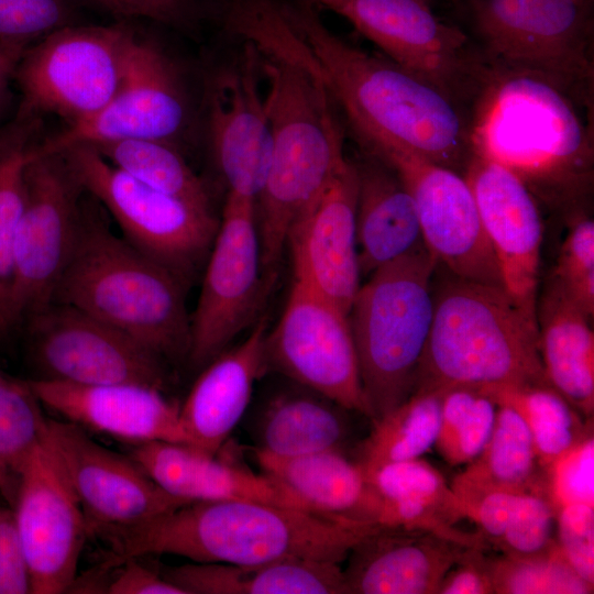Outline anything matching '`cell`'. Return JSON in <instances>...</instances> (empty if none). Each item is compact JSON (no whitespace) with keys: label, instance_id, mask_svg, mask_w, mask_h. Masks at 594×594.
Segmentation results:
<instances>
[{"label":"cell","instance_id":"cell-1","mask_svg":"<svg viewBox=\"0 0 594 594\" xmlns=\"http://www.w3.org/2000/svg\"><path fill=\"white\" fill-rule=\"evenodd\" d=\"M226 23L255 48L267 82L272 156L255 201L263 275L275 280L289 233L348 157L338 107L277 0H233Z\"/></svg>","mask_w":594,"mask_h":594},{"label":"cell","instance_id":"cell-2","mask_svg":"<svg viewBox=\"0 0 594 594\" xmlns=\"http://www.w3.org/2000/svg\"><path fill=\"white\" fill-rule=\"evenodd\" d=\"M277 2L364 151L398 147L464 174L473 155L468 109L387 57L334 34L311 2Z\"/></svg>","mask_w":594,"mask_h":594},{"label":"cell","instance_id":"cell-3","mask_svg":"<svg viewBox=\"0 0 594 594\" xmlns=\"http://www.w3.org/2000/svg\"><path fill=\"white\" fill-rule=\"evenodd\" d=\"M378 525L250 499L193 502L140 525L95 537L108 560L173 554L193 562L254 565L285 558L341 563Z\"/></svg>","mask_w":594,"mask_h":594},{"label":"cell","instance_id":"cell-4","mask_svg":"<svg viewBox=\"0 0 594 594\" xmlns=\"http://www.w3.org/2000/svg\"><path fill=\"white\" fill-rule=\"evenodd\" d=\"M581 109L541 78L492 67L469 109L472 152L514 173L548 207L566 217L582 211L594 151Z\"/></svg>","mask_w":594,"mask_h":594},{"label":"cell","instance_id":"cell-5","mask_svg":"<svg viewBox=\"0 0 594 594\" xmlns=\"http://www.w3.org/2000/svg\"><path fill=\"white\" fill-rule=\"evenodd\" d=\"M106 218L85 191L75 246L52 302L105 321L167 363L188 359L187 282L114 234Z\"/></svg>","mask_w":594,"mask_h":594},{"label":"cell","instance_id":"cell-6","mask_svg":"<svg viewBox=\"0 0 594 594\" xmlns=\"http://www.w3.org/2000/svg\"><path fill=\"white\" fill-rule=\"evenodd\" d=\"M439 267V266H438ZM433 275V316L415 391L549 385L537 323L501 286Z\"/></svg>","mask_w":594,"mask_h":594},{"label":"cell","instance_id":"cell-7","mask_svg":"<svg viewBox=\"0 0 594 594\" xmlns=\"http://www.w3.org/2000/svg\"><path fill=\"white\" fill-rule=\"evenodd\" d=\"M436 268L421 244L375 270L354 297L349 321L371 422L415 391L432 322Z\"/></svg>","mask_w":594,"mask_h":594},{"label":"cell","instance_id":"cell-8","mask_svg":"<svg viewBox=\"0 0 594 594\" xmlns=\"http://www.w3.org/2000/svg\"><path fill=\"white\" fill-rule=\"evenodd\" d=\"M476 45L495 68L541 78L593 112L592 4L469 0Z\"/></svg>","mask_w":594,"mask_h":594},{"label":"cell","instance_id":"cell-9","mask_svg":"<svg viewBox=\"0 0 594 594\" xmlns=\"http://www.w3.org/2000/svg\"><path fill=\"white\" fill-rule=\"evenodd\" d=\"M134 34L127 23H73L30 44L13 76L21 95L15 116L54 114L69 125L98 113L119 88Z\"/></svg>","mask_w":594,"mask_h":594},{"label":"cell","instance_id":"cell-10","mask_svg":"<svg viewBox=\"0 0 594 594\" xmlns=\"http://www.w3.org/2000/svg\"><path fill=\"white\" fill-rule=\"evenodd\" d=\"M61 152L84 190L113 217L123 239L188 283L218 230L212 209L143 184L90 145Z\"/></svg>","mask_w":594,"mask_h":594},{"label":"cell","instance_id":"cell-11","mask_svg":"<svg viewBox=\"0 0 594 594\" xmlns=\"http://www.w3.org/2000/svg\"><path fill=\"white\" fill-rule=\"evenodd\" d=\"M348 20L384 55L470 109L492 66L475 41L440 20L427 0H307Z\"/></svg>","mask_w":594,"mask_h":594},{"label":"cell","instance_id":"cell-12","mask_svg":"<svg viewBox=\"0 0 594 594\" xmlns=\"http://www.w3.org/2000/svg\"><path fill=\"white\" fill-rule=\"evenodd\" d=\"M85 190L63 152L38 154L25 169V198L13 251L11 332L53 301L75 246Z\"/></svg>","mask_w":594,"mask_h":594},{"label":"cell","instance_id":"cell-13","mask_svg":"<svg viewBox=\"0 0 594 594\" xmlns=\"http://www.w3.org/2000/svg\"><path fill=\"white\" fill-rule=\"evenodd\" d=\"M268 293L255 200L228 191L190 316V363L204 367L227 350L255 320Z\"/></svg>","mask_w":594,"mask_h":594},{"label":"cell","instance_id":"cell-14","mask_svg":"<svg viewBox=\"0 0 594 594\" xmlns=\"http://www.w3.org/2000/svg\"><path fill=\"white\" fill-rule=\"evenodd\" d=\"M38 376L82 385L132 383L164 389L167 362L146 346L68 305L51 302L22 326Z\"/></svg>","mask_w":594,"mask_h":594},{"label":"cell","instance_id":"cell-15","mask_svg":"<svg viewBox=\"0 0 594 594\" xmlns=\"http://www.w3.org/2000/svg\"><path fill=\"white\" fill-rule=\"evenodd\" d=\"M265 361L267 370L371 420L349 315L295 279L267 331Z\"/></svg>","mask_w":594,"mask_h":594},{"label":"cell","instance_id":"cell-16","mask_svg":"<svg viewBox=\"0 0 594 594\" xmlns=\"http://www.w3.org/2000/svg\"><path fill=\"white\" fill-rule=\"evenodd\" d=\"M364 152L387 163L405 184L424 244L439 267L460 278L503 287L474 195L462 174L398 147Z\"/></svg>","mask_w":594,"mask_h":594},{"label":"cell","instance_id":"cell-17","mask_svg":"<svg viewBox=\"0 0 594 594\" xmlns=\"http://www.w3.org/2000/svg\"><path fill=\"white\" fill-rule=\"evenodd\" d=\"M183 82L168 56L152 41L133 35L118 90L95 116L40 141L36 153L121 140L172 143L188 122Z\"/></svg>","mask_w":594,"mask_h":594},{"label":"cell","instance_id":"cell-18","mask_svg":"<svg viewBox=\"0 0 594 594\" xmlns=\"http://www.w3.org/2000/svg\"><path fill=\"white\" fill-rule=\"evenodd\" d=\"M44 439L81 506L89 536L188 504L163 491L130 457L99 444L73 422L46 418Z\"/></svg>","mask_w":594,"mask_h":594},{"label":"cell","instance_id":"cell-19","mask_svg":"<svg viewBox=\"0 0 594 594\" xmlns=\"http://www.w3.org/2000/svg\"><path fill=\"white\" fill-rule=\"evenodd\" d=\"M12 509L32 594L67 593L89 531L81 506L45 439L20 473Z\"/></svg>","mask_w":594,"mask_h":594},{"label":"cell","instance_id":"cell-20","mask_svg":"<svg viewBox=\"0 0 594 594\" xmlns=\"http://www.w3.org/2000/svg\"><path fill=\"white\" fill-rule=\"evenodd\" d=\"M258 75L257 53L245 41L242 56L215 75L207 98L211 151L228 191L255 201L272 156V133Z\"/></svg>","mask_w":594,"mask_h":594},{"label":"cell","instance_id":"cell-21","mask_svg":"<svg viewBox=\"0 0 594 594\" xmlns=\"http://www.w3.org/2000/svg\"><path fill=\"white\" fill-rule=\"evenodd\" d=\"M463 176L474 195L503 288L537 323L542 241L538 200L514 173L474 154Z\"/></svg>","mask_w":594,"mask_h":594},{"label":"cell","instance_id":"cell-22","mask_svg":"<svg viewBox=\"0 0 594 594\" xmlns=\"http://www.w3.org/2000/svg\"><path fill=\"white\" fill-rule=\"evenodd\" d=\"M359 178L350 161L293 227L287 242L294 279L349 315L360 288L356 243Z\"/></svg>","mask_w":594,"mask_h":594},{"label":"cell","instance_id":"cell-23","mask_svg":"<svg viewBox=\"0 0 594 594\" xmlns=\"http://www.w3.org/2000/svg\"><path fill=\"white\" fill-rule=\"evenodd\" d=\"M486 542L420 528L377 526L349 552L346 594H438L447 572Z\"/></svg>","mask_w":594,"mask_h":594},{"label":"cell","instance_id":"cell-24","mask_svg":"<svg viewBox=\"0 0 594 594\" xmlns=\"http://www.w3.org/2000/svg\"><path fill=\"white\" fill-rule=\"evenodd\" d=\"M29 387L40 404L84 430L133 446L151 441L186 443L179 405L163 389L132 383L82 385L31 378Z\"/></svg>","mask_w":594,"mask_h":594},{"label":"cell","instance_id":"cell-25","mask_svg":"<svg viewBox=\"0 0 594 594\" xmlns=\"http://www.w3.org/2000/svg\"><path fill=\"white\" fill-rule=\"evenodd\" d=\"M266 334L267 320L260 317L243 342L204 366L179 406L186 444L220 453L250 405L255 382L267 371Z\"/></svg>","mask_w":594,"mask_h":594},{"label":"cell","instance_id":"cell-26","mask_svg":"<svg viewBox=\"0 0 594 594\" xmlns=\"http://www.w3.org/2000/svg\"><path fill=\"white\" fill-rule=\"evenodd\" d=\"M130 458L167 494L188 503L250 499L306 510L267 475L255 473L186 443L133 446Z\"/></svg>","mask_w":594,"mask_h":594},{"label":"cell","instance_id":"cell-27","mask_svg":"<svg viewBox=\"0 0 594 594\" xmlns=\"http://www.w3.org/2000/svg\"><path fill=\"white\" fill-rule=\"evenodd\" d=\"M261 472L310 513L376 524L378 496L360 464L348 453L320 451L280 457L253 448Z\"/></svg>","mask_w":594,"mask_h":594},{"label":"cell","instance_id":"cell-28","mask_svg":"<svg viewBox=\"0 0 594 594\" xmlns=\"http://www.w3.org/2000/svg\"><path fill=\"white\" fill-rule=\"evenodd\" d=\"M355 165L358 257L361 275L369 276L424 241L415 202L398 174L366 152Z\"/></svg>","mask_w":594,"mask_h":594},{"label":"cell","instance_id":"cell-29","mask_svg":"<svg viewBox=\"0 0 594 594\" xmlns=\"http://www.w3.org/2000/svg\"><path fill=\"white\" fill-rule=\"evenodd\" d=\"M541 362L549 385L585 419L594 414V333L590 317L550 276L537 298Z\"/></svg>","mask_w":594,"mask_h":594},{"label":"cell","instance_id":"cell-30","mask_svg":"<svg viewBox=\"0 0 594 594\" xmlns=\"http://www.w3.org/2000/svg\"><path fill=\"white\" fill-rule=\"evenodd\" d=\"M298 385V384H297ZM270 397L252 420L255 449L280 457L320 451L346 453L356 414L301 385Z\"/></svg>","mask_w":594,"mask_h":594},{"label":"cell","instance_id":"cell-31","mask_svg":"<svg viewBox=\"0 0 594 594\" xmlns=\"http://www.w3.org/2000/svg\"><path fill=\"white\" fill-rule=\"evenodd\" d=\"M339 564L298 557L254 565L191 561L162 574L185 594H346Z\"/></svg>","mask_w":594,"mask_h":594},{"label":"cell","instance_id":"cell-32","mask_svg":"<svg viewBox=\"0 0 594 594\" xmlns=\"http://www.w3.org/2000/svg\"><path fill=\"white\" fill-rule=\"evenodd\" d=\"M378 496L376 524L420 528L486 542L480 532L454 527L468 518L464 505L442 474L419 459L389 463L367 475Z\"/></svg>","mask_w":594,"mask_h":594},{"label":"cell","instance_id":"cell-33","mask_svg":"<svg viewBox=\"0 0 594 594\" xmlns=\"http://www.w3.org/2000/svg\"><path fill=\"white\" fill-rule=\"evenodd\" d=\"M464 508L493 492L549 495L548 472L532 437L510 407L497 405L492 435L481 453L450 484Z\"/></svg>","mask_w":594,"mask_h":594},{"label":"cell","instance_id":"cell-34","mask_svg":"<svg viewBox=\"0 0 594 594\" xmlns=\"http://www.w3.org/2000/svg\"><path fill=\"white\" fill-rule=\"evenodd\" d=\"M485 541L503 554L535 557L554 549L557 507L536 493L493 492L465 508Z\"/></svg>","mask_w":594,"mask_h":594},{"label":"cell","instance_id":"cell-35","mask_svg":"<svg viewBox=\"0 0 594 594\" xmlns=\"http://www.w3.org/2000/svg\"><path fill=\"white\" fill-rule=\"evenodd\" d=\"M443 389L416 391L396 408L372 421L354 448L366 476L395 462L419 459L432 447L440 426Z\"/></svg>","mask_w":594,"mask_h":594},{"label":"cell","instance_id":"cell-36","mask_svg":"<svg viewBox=\"0 0 594 594\" xmlns=\"http://www.w3.org/2000/svg\"><path fill=\"white\" fill-rule=\"evenodd\" d=\"M497 405L513 408L527 425L539 462L548 472L559 459L593 436L585 419L550 385L480 387Z\"/></svg>","mask_w":594,"mask_h":594},{"label":"cell","instance_id":"cell-37","mask_svg":"<svg viewBox=\"0 0 594 594\" xmlns=\"http://www.w3.org/2000/svg\"><path fill=\"white\" fill-rule=\"evenodd\" d=\"M40 121L14 116L0 127V339L11 333L13 251L25 198V169L40 139Z\"/></svg>","mask_w":594,"mask_h":594},{"label":"cell","instance_id":"cell-38","mask_svg":"<svg viewBox=\"0 0 594 594\" xmlns=\"http://www.w3.org/2000/svg\"><path fill=\"white\" fill-rule=\"evenodd\" d=\"M109 163L143 184L211 208L202 180L169 142L121 140L90 145Z\"/></svg>","mask_w":594,"mask_h":594},{"label":"cell","instance_id":"cell-39","mask_svg":"<svg viewBox=\"0 0 594 594\" xmlns=\"http://www.w3.org/2000/svg\"><path fill=\"white\" fill-rule=\"evenodd\" d=\"M45 422L26 381L0 371V490L12 499L21 471L44 439Z\"/></svg>","mask_w":594,"mask_h":594},{"label":"cell","instance_id":"cell-40","mask_svg":"<svg viewBox=\"0 0 594 594\" xmlns=\"http://www.w3.org/2000/svg\"><path fill=\"white\" fill-rule=\"evenodd\" d=\"M443 389L440 426L435 448L451 466L472 462L488 441L497 404L480 387Z\"/></svg>","mask_w":594,"mask_h":594},{"label":"cell","instance_id":"cell-41","mask_svg":"<svg viewBox=\"0 0 594 594\" xmlns=\"http://www.w3.org/2000/svg\"><path fill=\"white\" fill-rule=\"evenodd\" d=\"M494 594H590L593 585L568 563L559 547L535 557L491 558Z\"/></svg>","mask_w":594,"mask_h":594},{"label":"cell","instance_id":"cell-42","mask_svg":"<svg viewBox=\"0 0 594 594\" xmlns=\"http://www.w3.org/2000/svg\"><path fill=\"white\" fill-rule=\"evenodd\" d=\"M569 218L552 277L590 317L594 314V222L585 210Z\"/></svg>","mask_w":594,"mask_h":594},{"label":"cell","instance_id":"cell-43","mask_svg":"<svg viewBox=\"0 0 594 594\" xmlns=\"http://www.w3.org/2000/svg\"><path fill=\"white\" fill-rule=\"evenodd\" d=\"M72 0H0V40L32 44L73 24Z\"/></svg>","mask_w":594,"mask_h":594},{"label":"cell","instance_id":"cell-44","mask_svg":"<svg viewBox=\"0 0 594 594\" xmlns=\"http://www.w3.org/2000/svg\"><path fill=\"white\" fill-rule=\"evenodd\" d=\"M557 543L573 570L594 584V505L572 503L557 510Z\"/></svg>","mask_w":594,"mask_h":594},{"label":"cell","instance_id":"cell-45","mask_svg":"<svg viewBox=\"0 0 594 594\" xmlns=\"http://www.w3.org/2000/svg\"><path fill=\"white\" fill-rule=\"evenodd\" d=\"M593 462L590 436L549 468V495L557 509L572 503L594 505Z\"/></svg>","mask_w":594,"mask_h":594},{"label":"cell","instance_id":"cell-46","mask_svg":"<svg viewBox=\"0 0 594 594\" xmlns=\"http://www.w3.org/2000/svg\"><path fill=\"white\" fill-rule=\"evenodd\" d=\"M120 19H147L191 32L199 14L194 0H85Z\"/></svg>","mask_w":594,"mask_h":594},{"label":"cell","instance_id":"cell-47","mask_svg":"<svg viewBox=\"0 0 594 594\" xmlns=\"http://www.w3.org/2000/svg\"><path fill=\"white\" fill-rule=\"evenodd\" d=\"M0 594H32L31 576L12 507L0 506Z\"/></svg>","mask_w":594,"mask_h":594},{"label":"cell","instance_id":"cell-48","mask_svg":"<svg viewBox=\"0 0 594 594\" xmlns=\"http://www.w3.org/2000/svg\"><path fill=\"white\" fill-rule=\"evenodd\" d=\"M483 547H472L447 572L438 594H494L491 557Z\"/></svg>","mask_w":594,"mask_h":594},{"label":"cell","instance_id":"cell-49","mask_svg":"<svg viewBox=\"0 0 594 594\" xmlns=\"http://www.w3.org/2000/svg\"><path fill=\"white\" fill-rule=\"evenodd\" d=\"M105 562L113 568L108 594H185L167 581L162 572L140 563L139 558Z\"/></svg>","mask_w":594,"mask_h":594},{"label":"cell","instance_id":"cell-50","mask_svg":"<svg viewBox=\"0 0 594 594\" xmlns=\"http://www.w3.org/2000/svg\"><path fill=\"white\" fill-rule=\"evenodd\" d=\"M29 45L23 42L0 40V117L10 101V84L13 81L16 65Z\"/></svg>","mask_w":594,"mask_h":594},{"label":"cell","instance_id":"cell-51","mask_svg":"<svg viewBox=\"0 0 594 594\" xmlns=\"http://www.w3.org/2000/svg\"><path fill=\"white\" fill-rule=\"evenodd\" d=\"M579 1L580 3H583V4H592L593 0H576Z\"/></svg>","mask_w":594,"mask_h":594},{"label":"cell","instance_id":"cell-52","mask_svg":"<svg viewBox=\"0 0 594 594\" xmlns=\"http://www.w3.org/2000/svg\"><path fill=\"white\" fill-rule=\"evenodd\" d=\"M427 1L429 2L430 0H427Z\"/></svg>","mask_w":594,"mask_h":594}]
</instances>
